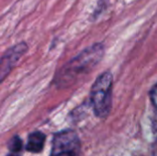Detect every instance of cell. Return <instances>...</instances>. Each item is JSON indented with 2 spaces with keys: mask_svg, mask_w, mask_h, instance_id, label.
<instances>
[{
  "mask_svg": "<svg viewBox=\"0 0 157 156\" xmlns=\"http://www.w3.org/2000/svg\"><path fill=\"white\" fill-rule=\"evenodd\" d=\"M113 78L109 72L100 74L91 89V103L94 112L100 119L106 118L111 108Z\"/></svg>",
  "mask_w": 157,
  "mask_h": 156,
  "instance_id": "obj_2",
  "label": "cell"
},
{
  "mask_svg": "<svg viewBox=\"0 0 157 156\" xmlns=\"http://www.w3.org/2000/svg\"><path fill=\"white\" fill-rule=\"evenodd\" d=\"M80 149L52 145L51 156H79Z\"/></svg>",
  "mask_w": 157,
  "mask_h": 156,
  "instance_id": "obj_5",
  "label": "cell"
},
{
  "mask_svg": "<svg viewBox=\"0 0 157 156\" xmlns=\"http://www.w3.org/2000/svg\"><path fill=\"white\" fill-rule=\"evenodd\" d=\"M27 51V44L25 42H20L7 50L0 58V83L9 74L17 63Z\"/></svg>",
  "mask_w": 157,
  "mask_h": 156,
  "instance_id": "obj_3",
  "label": "cell"
},
{
  "mask_svg": "<svg viewBox=\"0 0 157 156\" xmlns=\"http://www.w3.org/2000/svg\"><path fill=\"white\" fill-rule=\"evenodd\" d=\"M104 50L101 44H95L66 63L56 74L55 84L60 87L72 85L75 79L89 72L102 58Z\"/></svg>",
  "mask_w": 157,
  "mask_h": 156,
  "instance_id": "obj_1",
  "label": "cell"
},
{
  "mask_svg": "<svg viewBox=\"0 0 157 156\" xmlns=\"http://www.w3.org/2000/svg\"><path fill=\"white\" fill-rule=\"evenodd\" d=\"M9 150L13 154H18L22 149V142L18 137H14L9 143Z\"/></svg>",
  "mask_w": 157,
  "mask_h": 156,
  "instance_id": "obj_6",
  "label": "cell"
},
{
  "mask_svg": "<svg viewBox=\"0 0 157 156\" xmlns=\"http://www.w3.org/2000/svg\"><path fill=\"white\" fill-rule=\"evenodd\" d=\"M10 156H18V155H17V154H11Z\"/></svg>",
  "mask_w": 157,
  "mask_h": 156,
  "instance_id": "obj_8",
  "label": "cell"
},
{
  "mask_svg": "<svg viewBox=\"0 0 157 156\" xmlns=\"http://www.w3.org/2000/svg\"><path fill=\"white\" fill-rule=\"evenodd\" d=\"M45 143V135L40 131H35L29 134L26 149L30 153H40L42 151Z\"/></svg>",
  "mask_w": 157,
  "mask_h": 156,
  "instance_id": "obj_4",
  "label": "cell"
},
{
  "mask_svg": "<svg viewBox=\"0 0 157 156\" xmlns=\"http://www.w3.org/2000/svg\"><path fill=\"white\" fill-rule=\"evenodd\" d=\"M151 100L154 104V106L157 108V84L153 87L151 91Z\"/></svg>",
  "mask_w": 157,
  "mask_h": 156,
  "instance_id": "obj_7",
  "label": "cell"
}]
</instances>
